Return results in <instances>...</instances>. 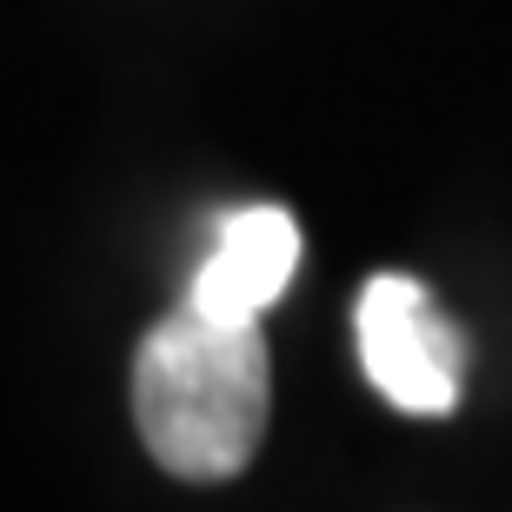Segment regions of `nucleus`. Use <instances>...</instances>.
Instances as JSON below:
<instances>
[{"mask_svg":"<svg viewBox=\"0 0 512 512\" xmlns=\"http://www.w3.org/2000/svg\"><path fill=\"white\" fill-rule=\"evenodd\" d=\"M273 413V353L253 313L180 300L133 353V426L173 479L220 486L247 473Z\"/></svg>","mask_w":512,"mask_h":512,"instance_id":"obj_1","label":"nucleus"},{"mask_svg":"<svg viewBox=\"0 0 512 512\" xmlns=\"http://www.w3.org/2000/svg\"><path fill=\"white\" fill-rule=\"evenodd\" d=\"M300 266V227L286 207H240L220 220V240L213 253L200 260L187 300L193 306H213V313H253L260 320L266 306L286 293Z\"/></svg>","mask_w":512,"mask_h":512,"instance_id":"obj_3","label":"nucleus"},{"mask_svg":"<svg viewBox=\"0 0 512 512\" xmlns=\"http://www.w3.org/2000/svg\"><path fill=\"white\" fill-rule=\"evenodd\" d=\"M353 333H360L366 380L380 386L399 413L439 419L459 406L466 340L413 273H373L360 293V313H353Z\"/></svg>","mask_w":512,"mask_h":512,"instance_id":"obj_2","label":"nucleus"}]
</instances>
